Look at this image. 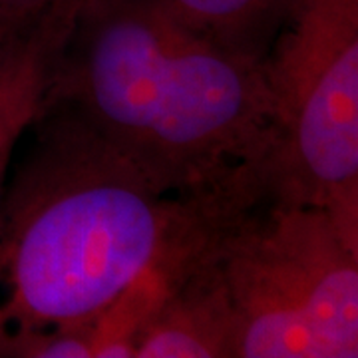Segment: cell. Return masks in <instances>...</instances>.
<instances>
[{
    "instance_id": "1",
    "label": "cell",
    "mask_w": 358,
    "mask_h": 358,
    "mask_svg": "<svg viewBox=\"0 0 358 358\" xmlns=\"http://www.w3.org/2000/svg\"><path fill=\"white\" fill-rule=\"evenodd\" d=\"M0 205V357L94 333L155 268L207 241L241 203L169 189L58 106H42Z\"/></svg>"
},
{
    "instance_id": "10",
    "label": "cell",
    "mask_w": 358,
    "mask_h": 358,
    "mask_svg": "<svg viewBox=\"0 0 358 358\" xmlns=\"http://www.w3.org/2000/svg\"><path fill=\"white\" fill-rule=\"evenodd\" d=\"M0 32H4V30H0Z\"/></svg>"
},
{
    "instance_id": "4",
    "label": "cell",
    "mask_w": 358,
    "mask_h": 358,
    "mask_svg": "<svg viewBox=\"0 0 358 358\" xmlns=\"http://www.w3.org/2000/svg\"><path fill=\"white\" fill-rule=\"evenodd\" d=\"M271 187L358 245V0H291L265 54Z\"/></svg>"
},
{
    "instance_id": "5",
    "label": "cell",
    "mask_w": 358,
    "mask_h": 358,
    "mask_svg": "<svg viewBox=\"0 0 358 358\" xmlns=\"http://www.w3.org/2000/svg\"><path fill=\"white\" fill-rule=\"evenodd\" d=\"M213 235L143 320L134 358H235V324L213 257Z\"/></svg>"
},
{
    "instance_id": "3",
    "label": "cell",
    "mask_w": 358,
    "mask_h": 358,
    "mask_svg": "<svg viewBox=\"0 0 358 358\" xmlns=\"http://www.w3.org/2000/svg\"><path fill=\"white\" fill-rule=\"evenodd\" d=\"M213 257L235 358L358 357V245L324 209L268 187L219 223Z\"/></svg>"
},
{
    "instance_id": "7",
    "label": "cell",
    "mask_w": 358,
    "mask_h": 358,
    "mask_svg": "<svg viewBox=\"0 0 358 358\" xmlns=\"http://www.w3.org/2000/svg\"><path fill=\"white\" fill-rule=\"evenodd\" d=\"M221 46L265 58L291 0H155Z\"/></svg>"
},
{
    "instance_id": "6",
    "label": "cell",
    "mask_w": 358,
    "mask_h": 358,
    "mask_svg": "<svg viewBox=\"0 0 358 358\" xmlns=\"http://www.w3.org/2000/svg\"><path fill=\"white\" fill-rule=\"evenodd\" d=\"M82 0H66L14 32L0 52V205L18 143L36 122Z\"/></svg>"
},
{
    "instance_id": "9",
    "label": "cell",
    "mask_w": 358,
    "mask_h": 358,
    "mask_svg": "<svg viewBox=\"0 0 358 358\" xmlns=\"http://www.w3.org/2000/svg\"><path fill=\"white\" fill-rule=\"evenodd\" d=\"M16 32V30H14ZM14 32H0V52L4 50V46H6V42L10 40V36H13Z\"/></svg>"
},
{
    "instance_id": "8",
    "label": "cell",
    "mask_w": 358,
    "mask_h": 358,
    "mask_svg": "<svg viewBox=\"0 0 358 358\" xmlns=\"http://www.w3.org/2000/svg\"><path fill=\"white\" fill-rule=\"evenodd\" d=\"M64 0H0V22L22 24Z\"/></svg>"
},
{
    "instance_id": "2",
    "label": "cell",
    "mask_w": 358,
    "mask_h": 358,
    "mask_svg": "<svg viewBox=\"0 0 358 358\" xmlns=\"http://www.w3.org/2000/svg\"><path fill=\"white\" fill-rule=\"evenodd\" d=\"M44 103L181 195L247 201L271 185L265 58L221 46L155 0H82Z\"/></svg>"
}]
</instances>
